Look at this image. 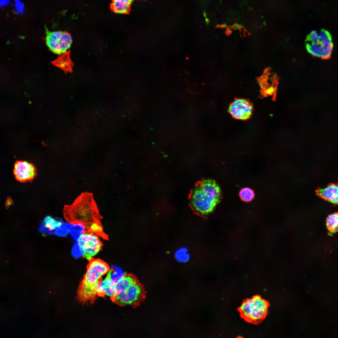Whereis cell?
<instances>
[{"mask_svg": "<svg viewBox=\"0 0 338 338\" xmlns=\"http://www.w3.org/2000/svg\"><path fill=\"white\" fill-rule=\"evenodd\" d=\"M220 188L216 181L210 179L199 181L192 190L190 205L197 212L205 215L212 212L220 202Z\"/></svg>", "mask_w": 338, "mask_h": 338, "instance_id": "cell-1", "label": "cell"}, {"mask_svg": "<svg viewBox=\"0 0 338 338\" xmlns=\"http://www.w3.org/2000/svg\"><path fill=\"white\" fill-rule=\"evenodd\" d=\"M110 269L108 264L100 259L90 261L78 289V298L80 302L85 303L95 300L97 296L96 291L97 286L102 277Z\"/></svg>", "mask_w": 338, "mask_h": 338, "instance_id": "cell-2", "label": "cell"}, {"mask_svg": "<svg viewBox=\"0 0 338 338\" xmlns=\"http://www.w3.org/2000/svg\"><path fill=\"white\" fill-rule=\"evenodd\" d=\"M63 214L67 221L71 223L81 220H98L100 216L93 194L82 193L70 205H65Z\"/></svg>", "mask_w": 338, "mask_h": 338, "instance_id": "cell-3", "label": "cell"}, {"mask_svg": "<svg viewBox=\"0 0 338 338\" xmlns=\"http://www.w3.org/2000/svg\"><path fill=\"white\" fill-rule=\"evenodd\" d=\"M117 294L112 301L120 305L137 304L143 295V288L133 276L125 274L116 283Z\"/></svg>", "mask_w": 338, "mask_h": 338, "instance_id": "cell-4", "label": "cell"}, {"mask_svg": "<svg viewBox=\"0 0 338 338\" xmlns=\"http://www.w3.org/2000/svg\"><path fill=\"white\" fill-rule=\"evenodd\" d=\"M269 306L268 301L260 295H256L243 300L238 310L245 321L257 325L266 317Z\"/></svg>", "mask_w": 338, "mask_h": 338, "instance_id": "cell-5", "label": "cell"}, {"mask_svg": "<svg viewBox=\"0 0 338 338\" xmlns=\"http://www.w3.org/2000/svg\"><path fill=\"white\" fill-rule=\"evenodd\" d=\"M45 41L47 46L52 52L61 54L68 51L72 40L68 33L60 31L51 32L46 30Z\"/></svg>", "mask_w": 338, "mask_h": 338, "instance_id": "cell-6", "label": "cell"}, {"mask_svg": "<svg viewBox=\"0 0 338 338\" xmlns=\"http://www.w3.org/2000/svg\"><path fill=\"white\" fill-rule=\"evenodd\" d=\"M76 242L82 249L84 257L89 261L99 253L102 245L98 235L88 230L81 235Z\"/></svg>", "mask_w": 338, "mask_h": 338, "instance_id": "cell-7", "label": "cell"}, {"mask_svg": "<svg viewBox=\"0 0 338 338\" xmlns=\"http://www.w3.org/2000/svg\"><path fill=\"white\" fill-rule=\"evenodd\" d=\"M13 173L15 179L21 182H31L37 175V169L34 165L23 161H16Z\"/></svg>", "mask_w": 338, "mask_h": 338, "instance_id": "cell-8", "label": "cell"}, {"mask_svg": "<svg viewBox=\"0 0 338 338\" xmlns=\"http://www.w3.org/2000/svg\"><path fill=\"white\" fill-rule=\"evenodd\" d=\"M253 109L252 105L248 100L240 99L235 100L230 104L228 110L235 118L246 120L251 115Z\"/></svg>", "mask_w": 338, "mask_h": 338, "instance_id": "cell-9", "label": "cell"}, {"mask_svg": "<svg viewBox=\"0 0 338 338\" xmlns=\"http://www.w3.org/2000/svg\"><path fill=\"white\" fill-rule=\"evenodd\" d=\"M111 273L110 269L105 278L99 283L96 291L97 296H107L112 301L117 294L116 283L111 278Z\"/></svg>", "mask_w": 338, "mask_h": 338, "instance_id": "cell-10", "label": "cell"}, {"mask_svg": "<svg viewBox=\"0 0 338 338\" xmlns=\"http://www.w3.org/2000/svg\"><path fill=\"white\" fill-rule=\"evenodd\" d=\"M315 193L317 196L325 200L338 204V183H330L325 188H319Z\"/></svg>", "mask_w": 338, "mask_h": 338, "instance_id": "cell-11", "label": "cell"}, {"mask_svg": "<svg viewBox=\"0 0 338 338\" xmlns=\"http://www.w3.org/2000/svg\"><path fill=\"white\" fill-rule=\"evenodd\" d=\"M64 222L61 218H55L50 216H47L40 223L38 231L39 232L48 235H55Z\"/></svg>", "mask_w": 338, "mask_h": 338, "instance_id": "cell-12", "label": "cell"}, {"mask_svg": "<svg viewBox=\"0 0 338 338\" xmlns=\"http://www.w3.org/2000/svg\"><path fill=\"white\" fill-rule=\"evenodd\" d=\"M306 47L309 53L313 56L322 59H327L330 56L320 42H308L306 44Z\"/></svg>", "mask_w": 338, "mask_h": 338, "instance_id": "cell-13", "label": "cell"}, {"mask_svg": "<svg viewBox=\"0 0 338 338\" xmlns=\"http://www.w3.org/2000/svg\"><path fill=\"white\" fill-rule=\"evenodd\" d=\"M69 52L63 53L56 60L52 62L56 66L65 72H70L72 70L73 64L69 57Z\"/></svg>", "mask_w": 338, "mask_h": 338, "instance_id": "cell-14", "label": "cell"}, {"mask_svg": "<svg viewBox=\"0 0 338 338\" xmlns=\"http://www.w3.org/2000/svg\"><path fill=\"white\" fill-rule=\"evenodd\" d=\"M133 0H112L111 8L115 13L120 14L127 13Z\"/></svg>", "mask_w": 338, "mask_h": 338, "instance_id": "cell-15", "label": "cell"}, {"mask_svg": "<svg viewBox=\"0 0 338 338\" xmlns=\"http://www.w3.org/2000/svg\"><path fill=\"white\" fill-rule=\"evenodd\" d=\"M72 224L69 233L71 237L76 241L88 231V229L85 224L82 222H76Z\"/></svg>", "mask_w": 338, "mask_h": 338, "instance_id": "cell-16", "label": "cell"}, {"mask_svg": "<svg viewBox=\"0 0 338 338\" xmlns=\"http://www.w3.org/2000/svg\"><path fill=\"white\" fill-rule=\"evenodd\" d=\"M326 225L328 230L331 233L338 232V213L328 216L326 219Z\"/></svg>", "mask_w": 338, "mask_h": 338, "instance_id": "cell-17", "label": "cell"}, {"mask_svg": "<svg viewBox=\"0 0 338 338\" xmlns=\"http://www.w3.org/2000/svg\"><path fill=\"white\" fill-rule=\"evenodd\" d=\"M175 258L178 261L182 263L187 262L190 259V255L187 249L182 247L177 249L175 252Z\"/></svg>", "mask_w": 338, "mask_h": 338, "instance_id": "cell-18", "label": "cell"}, {"mask_svg": "<svg viewBox=\"0 0 338 338\" xmlns=\"http://www.w3.org/2000/svg\"><path fill=\"white\" fill-rule=\"evenodd\" d=\"M239 195L241 199L246 202L252 200L255 195L253 190L248 187H245L241 189Z\"/></svg>", "mask_w": 338, "mask_h": 338, "instance_id": "cell-19", "label": "cell"}, {"mask_svg": "<svg viewBox=\"0 0 338 338\" xmlns=\"http://www.w3.org/2000/svg\"><path fill=\"white\" fill-rule=\"evenodd\" d=\"M86 226L88 231L93 232L98 235H103L102 228L98 221L93 222Z\"/></svg>", "mask_w": 338, "mask_h": 338, "instance_id": "cell-20", "label": "cell"}, {"mask_svg": "<svg viewBox=\"0 0 338 338\" xmlns=\"http://www.w3.org/2000/svg\"><path fill=\"white\" fill-rule=\"evenodd\" d=\"M111 269V278L116 283L125 274L123 270L118 267L114 266Z\"/></svg>", "mask_w": 338, "mask_h": 338, "instance_id": "cell-21", "label": "cell"}, {"mask_svg": "<svg viewBox=\"0 0 338 338\" xmlns=\"http://www.w3.org/2000/svg\"><path fill=\"white\" fill-rule=\"evenodd\" d=\"M320 38L319 33L315 30L312 31L308 34L305 40L306 41L308 42H320Z\"/></svg>", "mask_w": 338, "mask_h": 338, "instance_id": "cell-22", "label": "cell"}, {"mask_svg": "<svg viewBox=\"0 0 338 338\" xmlns=\"http://www.w3.org/2000/svg\"><path fill=\"white\" fill-rule=\"evenodd\" d=\"M73 256L75 258H79L83 256V253L81 248L76 242L73 245L72 249Z\"/></svg>", "mask_w": 338, "mask_h": 338, "instance_id": "cell-23", "label": "cell"}, {"mask_svg": "<svg viewBox=\"0 0 338 338\" xmlns=\"http://www.w3.org/2000/svg\"><path fill=\"white\" fill-rule=\"evenodd\" d=\"M275 90V88L273 86L269 87L264 91V93L267 95H272Z\"/></svg>", "mask_w": 338, "mask_h": 338, "instance_id": "cell-24", "label": "cell"}, {"mask_svg": "<svg viewBox=\"0 0 338 338\" xmlns=\"http://www.w3.org/2000/svg\"><path fill=\"white\" fill-rule=\"evenodd\" d=\"M13 201L10 197H8L6 202V206L8 208L10 205L13 204Z\"/></svg>", "mask_w": 338, "mask_h": 338, "instance_id": "cell-25", "label": "cell"}, {"mask_svg": "<svg viewBox=\"0 0 338 338\" xmlns=\"http://www.w3.org/2000/svg\"><path fill=\"white\" fill-rule=\"evenodd\" d=\"M242 26L236 23L232 26V28L233 29H240Z\"/></svg>", "mask_w": 338, "mask_h": 338, "instance_id": "cell-26", "label": "cell"}, {"mask_svg": "<svg viewBox=\"0 0 338 338\" xmlns=\"http://www.w3.org/2000/svg\"><path fill=\"white\" fill-rule=\"evenodd\" d=\"M231 33L232 31L231 30V29L228 28H227L226 30V33L228 34L229 35Z\"/></svg>", "mask_w": 338, "mask_h": 338, "instance_id": "cell-27", "label": "cell"}, {"mask_svg": "<svg viewBox=\"0 0 338 338\" xmlns=\"http://www.w3.org/2000/svg\"><path fill=\"white\" fill-rule=\"evenodd\" d=\"M217 27H219V28H224V27H226V25L225 24H222V25H217Z\"/></svg>", "mask_w": 338, "mask_h": 338, "instance_id": "cell-28", "label": "cell"}]
</instances>
